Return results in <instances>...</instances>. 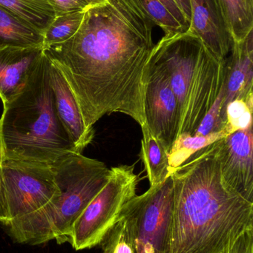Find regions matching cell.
Here are the masks:
<instances>
[{
  "mask_svg": "<svg viewBox=\"0 0 253 253\" xmlns=\"http://www.w3.org/2000/svg\"><path fill=\"white\" fill-rule=\"evenodd\" d=\"M151 21L134 0H106L85 11L78 31L44 53L68 83L85 118L144 108L147 63L154 48Z\"/></svg>",
  "mask_w": 253,
  "mask_h": 253,
  "instance_id": "1",
  "label": "cell"
},
{
  "mask_svg": "<svg viewBox=\"0 0 253 253\" xmlns=\"http://www.w3.org/2000/svg\"><path fill=\"white\" fill-rule=\"evenodd\" d=\"M171 175L174 207L168 253H224L253 230V203L224 183L217 141Z\"/></svg>",
  "mask_w": 253,
  "mask_h": 253,
  "instance_id": "2",
  "label": "cell"
},
{
  "mask_svg": "<svg viewBox=\"0 0 253 253\" xmlns=\"http://www.w3.org/2000/svg\"><path fill=\"white\" fill-rule=\"evenodd\" d=\"M50 59L44 49L23 88L3 103L0 118V160L12 159L51 166L80 153L61 124L49 78Z\"/></svg>",
  "mask_w": 253,
  "mask_h": 253,
  "instance_id": "3",
  "label": "cell"
},
{
  "mask_svg": "<svg viewBox=\"0 0 253 253\" xmlns=\"http://www.w3.org/2000/svg\"><path fill=\"white\" fill-rule=\"evenodd\" d=\"M59 192L43 208L3 224L16 243L67 242L71 227L111 175L103 162L72 153L51 165Z\"/></svg>",
  "mask_w": 253,
  "mask_h": 253,
  "instance_id": "4",
  "label": "cell"
},
{
  "mask_svg": "<svg viewBox=\"0 0 253 253\" xmlns=\"http://www.w3.org/2000/svg\"><path fill=\"white\" fill-rule=\"evenodd\" d=\"M153 53L167 71L179 106V135H194L219 95L225 59L214 56L189 31L164 36Z\"/></svg>",
  "mask_w": 253,
  "mask_h": 253,
  "instance_id": "5",
  "label": "cell"
},
{
  "mask_svg": "<svg viewBox=\"0 0 253 253\" xmlns=\"http://www.w3.org/2000/svg\"><path fill=\"white\" fill-rule=\"evenodd\" d=\"M105 187L91 201L71 227L67 242L75 251L91 249L101 244L120 218L123 206L136 196L139 177L134 166L111 168Z\"/></svg>",
  "mask_w": 253,
  "mask_h": 253,
  "instance_id": "6",
  "label": "cell"
},
{
  "mask_svg": "<svg viewBox=\"0 0 253 253\" xmlns=\"http://www.w3.org/2000/svg\"><path fill=\"white\" fill-rule=\"evenodd\" d=\"M173 207L172 175L123 206L121 213L130 226L136 253H168Z\"/></svg>",
  "mask_w": 253,
  "mask_h": 253,
  "instance_id": "7",
  "label": "cell"
},
{
  "mask_svg": "<svg viewBox=\"0 0 253 253\" xmlns=\"http://www.w3.org/2000/svg\"><path fill=\"white\" fill-rule=\"evenodd\" d=\"M10 221L39 211L59 192L51 166L22 161L0 160Z\"/></svg>",
  "mask_w": 253,
  "mask_h": 253,
  "instance_id": "8",
  "label": "cell"
},
{
  "mask_svg": "<svg viewBox=\"0 0 253 253\" xmlns=\"http://www.w3.org/2000/svg\"><path fill=\"white\" fill-rule=\"evenodd\" d=\"M146 126L169 154L179 135V106L166 68L152 52L144 83Z\"/></svg>",
  "mask_w": 253,
  "mask_h": 253,
  "instance_id": "9",
  "label": "cell"
},
{
  "mask_svg": "<svg viewBox=\"0 0 253 253\" xmlns=\"http://www.w3.org/2000/svg\"><path fill=\"white\" fill-rule=\"evenodd\" d=\"M217 144L224 183L253 203V126L218 140Z\"/></svg>",
  "mask_w": 253,
  "mask_h": 253,
  "instance_id": "10",
  "label": "cell"
},
{
  "mask_svg": "<svg viewBox=\"0 0 253 253\" xmlns=\"http://www.w3.org/2000/svg\"><path fill=\"white\" fill-rule=\"evenodd\" d=\"M191 19L189 32L202 40L218 59L230 54L233 40L229 32L219 0H190Z\"/></svg>",
  "mask_w": 253,
  "mask_h": 253,
  "instance_id": "11",
  "label": "cell"
},
{
  "mask_svg": "<svg viewBox=\"0 0 253 253\" xmlns=\"http://www.w3.org/2000/svg\"><path fill=\"white\" fill-rule=\"evenodd\" d=\"M49 78L58 118L71 142L82 153L93 140L95 129L86 126L78 104L68 83L51 59Z\"/></svg>",
  "mask_w": 253,
  "mask_h": 253,
  "instance_id": "12",
  "label": "cell"
},
{
  "mask_svg": "<svg viewBox=\"0 0 253 253\" xmlns=\"http://www.w3.org/2000/svg\"><path fill=\"white\" fill-rule=\"evenodd\" d=\"M253 31L240 42H233L225 59V75L221 89L223 105L227 108L236 99L253 101Z\"/></svg>",
  "mask_w": 253,
  "mask_h": 253,
  "instance_id": "13",
  "label": "cell"
},
{
  "mask_svg": "<svg viewBox=\"0 0 253 253\" xmlns=\"http://www.w3.org/2000/svg\"><path fill=\"white\" fill-rule=\"evenodd\" d=\"M43 53V47L0 48V99L8 102L23 88Z\"/></svg>",
  "mask_w": 253,
  "mask_h": 253,
  "instance_id": "14",
  "label": "cell"
},
{
  "mask_svg": "<svg viewBox=\"0 0 253 253\" xmlns=\"http://www.w3.org/2000/svg\"><path fill=\"white\" fill-rule=\"evenodd\" d=\"M43 47V35L0 6V48Z\"/></svg>",
  "mask_w": 253,
  "mask_h": 253,
  "instance_id": "15",
  "label": "cell"
},
{
  "mask_svg": "<svg viewBox=\"0 0 253 253\" xmlns=\"http://www.w3.org/2000/svg\"><path fill=\"white\" fill-rule=\"evenodd\" d=\"M0 6L44 35L56 13L51 0H0Z\"/></svg>",
  "mask_w": 253,
  "mask_h": 253,
  "instance_id": "16",
  "label": "cell"
},
{
  "mask_svg": "<svg viewBox=\"0 0 253 253\" xmlns=\"http://www.w3.org/2000/svg\"><path fill=\"white\" fill-rule=\"evenodd\" d=\"M143 132L141 158L147 172L150 187L163 183L171 175L169 154L161 144L152 135L147 126H141Z\"/></svg>",
  "mask_w": 253,
  "mask_h": 253,
  "instance_id": "17",
  "label": "cell"
},
{
  "mask_svg": "<svg viewBox=\"0 0 253 253\" xmlns=\"http://www.w3.org/2000/svg\"><path fill=\"white\" fill-rule=\"evenodd\" d=\"M233 42L245 40L253 31V0H219Z\"/></svg>",
  "mask_w": 253,
  "mask_h": 253,
  "instance_id": "18",
  "label": "cell"
},
{
  "mask_svg": "<svg viewBox=\"0 0 253 253\" xmlns=\"http://www.w3.org/2000/svg\"><path fill=\"white\" fill-rule=\"evenodd\" d=\"M228 135V132L224 129L220 132L206 135L187 134L179 135L169 153L171 174L177 168L184 165L196 152Z\"/></svg>",
  "mask_w": 253,
  "mask_h": 253,
  "instance_id": "19",
  "label": "cell"
},
{
  "mask_svg": "<svg viewBox=\"0 0 253 253\" xmlns=\"http://www.w3.org/2000/svg\"><path fill=\"white\" fill-rule=\"evenodd\" d=\"M85 11H74L56 16L43 35V48L69 40L83 22Z\"/></svg>",
  "mask_w": 253,
  "mask_h": 253,
  "instance_id": "20",
  "label": "cell"
},
{
  "mask_svg": "<svg viewBox=\"0 0 253 253\" xmlns=\"http://www.w3.org/2000/svg\"><path fill=\"white\" fill-rule=\"evenodd\" d=\"M102 253H136L133 236L128 220L120 213V218L101 241Z\"/></svg>",
  "mask_w": 253,
  "mask_h": 253,
  "instance_id": "21",
  "label": "cell"
},
{
  "mask_svg": "<svg viewBox=\"0 0 253 253\" xmlns=\"http://www.w3.org/2000/svg\"><path fill=\"white\" fill-rule=\"evenodd\" d=\"M134 1L153 25L163 30L164 36L187 31L160 0H134Z\"/></svg>",
  "mask_w": 253,
  "mask_h": 253,
  "instance_id": "22",
  "label": "cell"
},
{
  "mask_svg": "<svg viewBox=\"0 0 253 253\" xmlns=\"http://www.w3.org/2000/svg\"><path fill=\"white\" fill-rule=\"evenodd\" d=\"M253 101L246 102L243 99H236L230 102L226 108L227 124L224 129L229 135L253 126Z\"/></svg>",
  "mask_w": 253,
  "mask_h": 253,
  "instance_id": "23",
  "label": "cell"
},
{
  "mask_svg": "<svg viewBox=\"0 0 253 253\" xmlns=\"http://www.w3.org/2000/svg\"><path fill=\"white\" fill-rule=\"evenodd\" d=\"M227 124L226 110L223 105L221 90L214 102L212 108L207 113L195 135H206L220 132L225 128Z\"/></svg>",
  "mask_w": 253,
  "mask_h": 253,
  "instance_id": "24",
  "label": "cell"
},
{
  "mask_svg": "<svg viewBox=\"0 0 253 253\" xmlns=\"http://www.w3.org/2000/svg\"><path fill=\"white\" fill-rule=\"evenodd\" d=\"M56 16L74 11L86 10L91 4L87 0H51Z\"/></svg>",
  "mask_w": 253,
  "mask_h": 253,
  "instance_id": "25",
  "label": "cell"
},
{
  "mask_svg": "<svg viewBox=\"0 0 253 253\" xmlns=\"http://www.w3.org/2000/svg\"><path fill=\"white\" fill-rule=\"evenodd\" d=\"M10 221V212H9L7 194H6L2 172H1V166H0V222L4 224Z\"/></svg>",
  "mask_w": 253,
  "mask_h": 253,
  "instance_id": "26",
  "label": "cell"
},
{
  "mask_svg": "<svg viewBox=\"0 0 253 253\" xmlns=\"http://www.w3.org/2000/svg\"><path fill=\"white\" fill-rule=\"evenodd\" d=\"M160 1L166 6V8L173 15L174 17L184 27V29L187 31H188L189 28H190V24L187 22L185 16L181 11L180 7H178L177 3L175 2V0H160Z\"/></svg>",
  "mask_w": 253,
  "mask_h": 253,
  "instance_id": "27",
  "label": "cell"
},
{
  "mask_svg": "<svg viewBox=\"0 0 253 253\" xmlns=\"http://www.w3.org/2000/svg\"><path fill=\"white\" fill-rule=\"evenodd\" d=\"M175 1L181 9V11L184 13V16H185L187 22H189V24H190L191 10H190V0H175Z\"/></svg>",
  "mask_w": 253,
  "mask_h": 253,
  "instance_id": "28",
  "label": "cell"
},
{
  "mask_svg": "<svg viewBox=\"0 0 253 253\" xmlns=\"http://www.w3.org/2000/svg\"><path fill=\"white\" fill-rule=\"evenodd\" d=\"M106 0H87L88 2L91 5H95V4H101V3L105 2Z\"/></svg>",
  "mask_w": 253,
  "mask_h": 253,
  "instance_id": "29",
  "label": "cell"
}]
</instances>
